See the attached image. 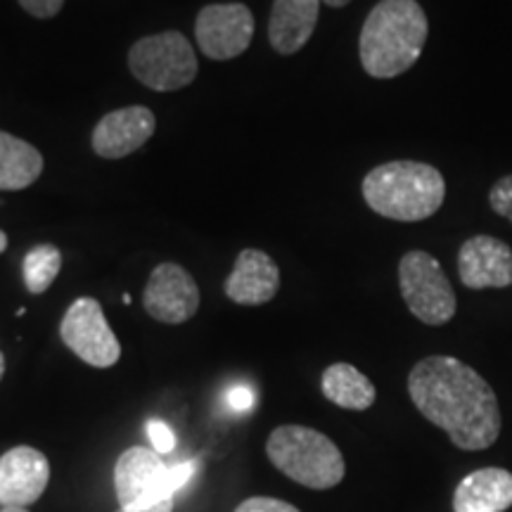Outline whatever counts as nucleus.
Returning <instances> with one entry per match:
<instances>
[{
    "instance_id": "f257e3e1",
    "label": "nucleus",
    "mask_w": 512,
    "mask_h": 512,
    "mask_svg": "<svg viewBox=\"0 0 512 512\" xmlns=\"http://www.w3.org/2000/svg\"><path fill=\"white\" fill-rule=\"evenodd\" d=\"M408 394L422 418L444 430L460 451H484L498 441L503 418L496 392L460 358H422L408 375Z\"/></svg>"
},
{
    "instance_id": "f03ea898",
    "label": "nucleus",
    "mask_w": 512,
    "mask_h": 512,
    "mask_svg": "<svg viewBox=\"0 0 512 512\" xmlns=\"http://www.w3.org/2000/svg\"><path fill=\"white\" fill-rule=\"evenodd\" d=\"M430 34L418 0H380L366 17L358 38V55L373 79H396L420 60Z\"/></svg>"
},
{
    "instance_id": "7ed1b4c3",
    "label": "nucleus",
    "mask_w": 512,
    "mask_h": 512,
    "mask_svg": "<svg viewBox=\"0 0 512 512\" xmlns=\"http://www.w3.org/2000/svg\"><path fill=\"white\" fill-rule=\"evenodd\" d=\"M363 200L375 214L401 223L427 221L446 200V181L425 162H387L363 178Z\"/></svg>"
},
{
    "instance_id": "20e7f679",
    "label": "nucleus",
    "mask_w": 512,
    "mask_h": 512,
    "mask_svg": "<svg viewBox=\"0 0 512 512\" xmlns=\"http://www.w3.org/2000/svg\"><path fill=\"white\" fill-rule=\"evenodd\" d=\"M268 460L292 482L313 491H325L344 479L342 451L323 432L302 425H283L266 441Z\"/></svg>"
},
{
    "instance_id": "39448f33",
    "label": "nucleus",
    "mask_w": 512,
    "mask_h": 512,
    "mask_svg": "<svg viewBox=\"0 0 512 512\" xmlns=\"http://www.w3.org/2000/svg\"><path fill=\"white\" fill-rule=\"evenodd\" d=\"M128 69L143 86L159 93L181 91L197 79V55L181 31L140 38L128 53Z\"/></svg>"
},
{
    "instance_id": "423d86ee",
    "label": "nucleus",
    "mask_w": 512,
    "mask_h": 512,
    "mask_svg": "<svg viewBox=\"0 0 512 512\" xmlns=\"http://www.w3.org/2000/svg\"><path fill=\"white\" fill-rule=\"evenodd\" d=\"M114 489L121 512H174L176 489L169 465L155 448L133 446L114 467Z\"/></svg>"
},
{
    "instance_id": "0eeeda50",
    "label": "nucleus",
    "mask_w": 512,
    "mask_h": 512,
    "mask_svg": "<svg viewBox=\"0 0 512 512\" xmlns=\"http://www.w3.org/2000/svg\"><path fill=\"white\" fill-rule=\"evenodd\" d=\"M399 287L408 311L420 323L439 328L456 316V292H453L444 268L432 254L422 252V249L403 254L399 261Z\"/></svg>"
},
{
    "instance_id": "6e6552de",
    "label": "nucleus",
    "mask_w": 512,
    "mask_h": 512,
    "mask_svg": "<svg viewBox=\"0 0 512 512\" xmlns=\"http://www.w3.org/2000/svg\"><path fill=\"white\" fill-rule=\"evenodd\" d=\"M64 347L93 368H112L121 358V344L107 323L98 299L79 297L60 323Z\"/></svg>"
},
{
    "instance_id": "1a4fd4ad",
    "label": "nucleus",
    "mask_w": 512,
    "mask_h": 512,
    "mask_svg": "<svg viewBox=\"0 0 512 512\" xmlns=\"http://www.w3.org/2000/svg\"><path fill=\"white\" fill-rule=\"evenodd\" d=\"M195 38L209 60H233L245 53L254 38L252 10L242 3L207 5L197 15Z\"/></svg>"
},
{
    "instance_id": "9d476101",
    "label": "nucleus",
    "mask_w": 512,
    "mask_h": 512,
    "mask_svg": "<svg viewBox=\"0 0 512 512\" xmlns=\"http://www.w3.org/2000/svg\"><path fill=\"white\" fill-rule=\"evenodd\" d=\"M143 304L159 323L181 325L200 309V287L183 266L164 261L150 273Z\"/></svg>"
},
{
    "instance_id": "9b49d317",
    "label": "nucleus",
    "mask_w": 512,
    "mask_h": 512,
    "mask_svg": "<svg viewBox=\"0 0 512 512\" xmlns=\"http://www.w3.org/2000/svg\"><path fill=\"white\" fill-rule=\"evenodd\" d=\"M458 275L467 290H503L512 285V249L494 235H475L458 249Z\"/></svg>"
},
{
    "instance_id": "f8f14e48",
    "label": "nucleus",
    "mask_w": 512,
    "mask_h": 512,
    "mask_svg": "<svg viewBox=\"0 0 512 512\" xmlns=\"http://www.w3.org/2000/svg\"><path fill=\"white\" fill-rule=\"evenodd\" d=\"M50 482V463L38 448L15 446L0 458V508H29Z\"/></svg>"
},
{
    "instance_id": "ddd939ff",
    "label": "nucleus",
    "mask_w": 512,
    "mask_h": 512,
    "mask_svg": "<svg viewBox=\"0 0 512 512\" xmlns=\"http://www.w3.org/2000/svg\"><path fill=\"white\" fill-rule=\"evenodd\" d=\"M157 119L152 110L143 105L121 107L105 114L93 128V152L102 159H121L140 150L147 140L155 136Z\"/></svg>"
},
{
    "instance_id": "4468645a",
    "label": "nucleus",
    "mask_w": 512,
    "mask_h": 512,
    "mask_svg": "<svg viewBox=\"0 0 512 512\" xmlns=\"http://www.w3.org/2000/svg\"><path fill=\"white\" fill-rule=\"evenodd\" d=\"M280 290V268L261 249H242L226 280V297L242 306L268 304Z\"/></svg>"
},
{
    "instance_id": "2eb2a0df",
    "label": "nucleus",
    "mask_w": 512,
    "mask_h": 512,
    "mask_svg": "<svg viewBox=\"0 0 512 512\" xmlns=\"http://www.w3.org/2000/svg\"><path fill=\"white\" fill-rule=\"evenodd\" d=\"M320 0H273L268 41L278 55L299 53L318 24Z\"/></svg>"
},
{
    "instance_id": "dca6fc26",
    "label": "nucleus",
    "mask_w": 512,
    "mask_h": 512,
    "mask_svg": "<svg viewBox=\"0 0 512 512\" xmlns=\"http://www.w3.org/2000/svg\"><path fill=\"white\" fill-rule=\"evenodd\" d=\"M512 508V472L482 467L460 479L453 494V512H505Z\"/></svg>"
},
{
    "instance_id": "f3484780",
    "label": "nucleus",
    "mask_w": 512,
    "mask_h": 512,
    "mask_svg": "<svg viewBox=\"0 0 512 512\" xmlns=\"http://www.w3.org/2000/svg\"><path fill=\"white\" fill-rule=\"evenodd\" d=\"M320 389L325 399L347 411H368L377 399L375 384L351 363H332L325 368Z\"/></svg>"
},
{
    "instance_id": "a211bd4d",
    "label": "nucleus",
    "mask_w": 512,
    "mask_h": 512,
    "mask_svg": "<svg viewBox=\"0 0 512 512\" xmlns=\"http://www.w3.org/2000/svg\"><path fill=\"white\" fill-rule=\"evenodd\" d=\"M43 174V155L27 140L0 131V190H24Z\"/></svg>"
},
{
    "instance_id": "6ab92c4d",
    "label": "nucleus",
    "mask_w": 512,
    "mask_h": 512,
    "mask_svg": "<svg viewBox=\"0 0 512 512\" xmlns=\"http://www.w3.org/2000/svg\"><path fill=\"white\" fill-rule=\"evenodd\" d=\"M24 285L31 294H43L62 271V254L55 245H36L24 256Z\"/></svg>"
},
{
    "instance_id": "aec40b11",
    "label": "nucleus",
    "mask_w": 512,
    "mask_h": 512,
    "mask_svg": "<svg viewBox=\"0 0 512 512\" xmlns=\"http://www.w3.org/2000/svg\"><path fill=\"white\" fill-rule=\"evenodd\" d=\"M489 204L498 216L510 221L512 226V174L498 178L489 190Z\"/></svg>"
},
{
    "instance_id": "412c9836",
    "label": "nucleus",
    "mask_w": 512,
    "mask_h": 512,
    "mask_svg": "<svg viewBox=\"0 0 512 512\" xmlns=\"http://www.w3.org/2000/svg\"><path fill=\"white\" fill-rule=\"evenodd\" d=\"M223 403H226L228 411L233 413H249L256 406V394L249 384H233L223 394Z\"/></svg>"
},
{
    "instance_id": "4be33fe9",
    "label": "nucleus",
    "mask_w": 512,
    "mask_h": 512,
    "mask_svg": "<svg viewBox=\"0 0 512 512\" xmlns=\"http://www.w3.org/2000/svg\"><path fill=\"white\" fill-rule=\"evenodd\" d=\"M147 437H150L152 448L159 456H166L176 448V434L164 420H147Z\"/></svg>"
},
{
    "instance_id": "5701e85b",
    "label": "nucleus",
    "mask_w": 512,
    "mask_h": 512,
    "mask_svg": "<svg viewBox=\"0 0 512 512\" xmlns=\"http://www.w3.org/2000/svg\"><path fill=\"white\" fill-rule=\"evenodd\" d=\"M235 512H302L294 508L292 503L280 501V498H268V496H254L247 498L245 503H240Z\"/></svg>"
},
{
    "instance_id": "b1692460",
    "label": "nucleus",
    "mask_w": 512,
    "mask_h": 512,
    "mask_svg": "<svg viewBox=\"0 0 512 512\" xmlns=\"http://www.w3.org/2000/svg\"><path fill=\"white\" fill-rule=\"evenodd\" d=\"M24 10L36 19H53L62 10L64 0H19Z\"/></svg>"
},
{
    "instance_id": "393cba45",
    "label": "nucleus",
    "mask_w": 512,
    "mask_h": 512,
    "mask_svg": "<svg viewBox=\"0 0 512 512\" xmlns=\"http://www.w3.org/2000/svg\"><path fill=\"white\" fill-rule=\"evenodd\" d=\"M197 467H200L197 460H183V463L169 465V477H171V484H174L176 491H181L183 486L190 482L192 475L197 472Z\"/></svg>"
},
{
    "instance_id": "a878e982",
    "label": "nucleus",
    "mask_w": 512,
    "mask_h": 512,
    "mask_svg": "<svg viewBox=\"0 0 512 512\" xmlns=\"http://www.w3.org/2000/svg\"><path fill=\"white\" fill-rule=\"evenodd\" d=\"M325 5H330V8H344V5H349L351 0H323Z\"/></svg>"
},
{
    "instance_id": "bb28decb",
    "label": "nucleus",
    "mask_w": 512,
    "mask_h": 512,
    "mask_svg": "<svg viewBox=\"0 0 512 512\" xmlns=\"http://www.w3.org/2000/svg\"><path fill=\"white\" fill-rule=\"evenodd\" d=\"M5 249H8V235H5L3 230H0V254H3Z\"/></svg>"
},
{
    "instance_id": "cd10ccee",
    "label": "nucleus",
    "mask_w": 512,
    "mask_h": 512,
    "mask_svg": "<svg viewBox=\"0 0 512 512\" xmlns=\"http://www.w3.org/2000/svg\"><path fill=\"white\" fill-rule=\"evenodd\" d=\"M3 375H5V356L3 351H0V380H3Z\"/></svg>"
},
{
    "instance_id": "c85d7f7f",
    "label": "nucleus",
    "mask_w": 512,
    "mask_h": 512,
    "mask_svg": "<svg viewBox=\"0 0 512 512\" xmlns=\"http://www.w3.org/2000/svg\"><path fill=\"white\" fill-rule=\"evenodd\" d=\"M0 512H29L27 508H3Z\"/></svg>"
}]
</instances>
